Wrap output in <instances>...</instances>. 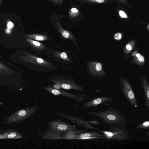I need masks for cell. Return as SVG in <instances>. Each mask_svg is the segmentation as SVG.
<instances>
[{"label": "cell", "mask_w": 149, "mask_h": 149, "mask_svg": "<svg viewBox=\"0 0 149 149\" xmlns=\"http://www.w3.org/2000/svg\"><path fill=\"white\" fill-rule=\"evenodd\" d=\"M92 116L97 117L102 123L107 124H118L125 125L127 122L124 113L113 108H109L102 111L88 112Z\"/></svg>", "instance_id": "obj_1"}, {"label": "cell", "mask_w": 149, "mask_h": 149, "mask_svg": "<svg viewBox=\"0 0 149 149\" xmlns=\"http://www.w3.org/2000/svg\"><path fill=\"white\" fill-rule=\"evenodd\" d=\"M109 128L105 130L97 129L102 133L104 139L110 140H126L129 139L128 130L123 125L118 124H108Z\"/></svg>", "instance_id": "obj_2"}, {"label": "cell", "mask_w": 149, "mask_h": 149, "mask_svg": "<svg viewBox=\"0 0 149 149\" xmlns=\"http://www.w3.org/2000/svg\"><path fill=\"white\" fill-rule=\"evenodd\" d=\"M47 124L51 130L63 132L66 135L79 134L87 131L80 129L60 119L48 122Z\"/></svg>", "instance_id": "obj_3"}, {"label": "cell", "mask_w": 149, "mask_h": 149, "mask_svg": "<svg viewBox=\"0 0 149 149\" xmlns=\"http://www.w3.org/2000/svg\"><path fill=\"white\" fill-rule=\"evenodd\" d=\"M46 91L53 95L69 98L77 103L83 102L88 98L85 93H75L55 88L51 86H42Z\"/></svg>", "instance_id": "obj_4"}, {"label": "cell", "mask_w": 149, "mask_h": 149, "mask_svg": "<svg viewBox=\"0 0 149 149\" xmlns=\"http://www.w3.org/2000/svg\"><path fill=\"white\" fill-rule=\"evenodd\" d=\"M113 100V97L107 96L93 97L84 104L81 107L87 109L91 108L107 106L110 105Z\"/></svg>", "instance_id": "obj_5"}, {"label": "cell", "mask_w": 149, "mask_h": 149, "mask_svg": "<svg viewBox=\"0 0 149 149\" xmlns=\"http://www.w3.org/2000/svg\"><path fill=\"white\" fill-rule=\"evenodd\" d=\"M120 86L122 95L133 108H138L139 107L138 102L130 84L128 82H123Z\"/></svg>", "instance_id": "obj_6"}, {"label": "cell", "mask_w": 149, "mask_h": 149, "mask_svg": "<svg viewBox=\"0 0 149 149\" xmlns=\"http://www.w3.org/2000/svg\"><path fill=\"white\" fill-rule=\"evenodd\" d=\"M55 114L66 118L78 126L84 127L86 130L92 129L96 130L97 129L91 125L87 120H85L79 117L75 116L63 112L56 113Z\"/></svg>", "instance_id": "obj_7"}, {"label": "cell", "mask_w": 149, "mask_h": 149, "mask_svg": "<svg viewBox=\"0 0 149 149\" xmlns=\"http://www.w3.org/2000/svg\"><path fill=\"white\" fill-rule=\"evenodd\" d=\"M52 81L56 85L65 90H74L84 93L85 90L81 86L71 80L61 78L53 80Z\"/></svg>", "instance_id": "obj_8"}, {"label": "cell", "mask_w": 149, "mask_h": 149, "mask_svg": "<svg viewBox=\"0 0 149 149\" xmlns=\"http://www.w3.org/2000/svg\"><path fill=\"white\" fill-rule=\"evenodd\" d=\"M104 136L101 133L93 129L92 131L70 135L68 139H104Z\"/></svg>", "instance_id": "obj_9"}, {"label": "cell", "mask_w": 149, "mask_h": 149, "mask_svg": "<svg viewBox=\"0 0 149 149\" xmlns=\"http://www.w3.org/2000/svg\"><path fill=\"white\" fill-rule=\"evenodd\" d=\"M21 60L34 64L43 66H49L50 64L42 59L28 53H25L24 55L21 56Z\"/></svg>", "instance_id": "obj_10"}, {"label": "cell", "mask_w": 149, "mask_h": 149, "mask_svg": "<svg viewBox=\"0 0 149 149\" xmlns=\"http://www.w3.org/2000/svg\"><path fill=\"white\" fill-rule=\"evenodd\" d=\"M25 40L32 46L36 48L43 50L45 48L44 46L42 43L33 40V39L26 38H25Z\"/></svg>", "instance_id": "obj_11"}, {"label": "cell", "mask_w": 149, "mask_h": 149, "mask_svg": "<svg viewBox=\"0 0 149 149\" xmlns=\"http://www.w3.org/2000/svg\"><path fill=\"white\" fill-rule=\"evenodd\" d=\"M26 38L38 41H44L47 39L46 36L40 34H29L25 36Z\"/></svg>", "instance_id": "obj_12"}, {"label": "cell", "mask_w": 149, "mask_h": 149, "mask_svg": "<svg viewBox=\"0 0 149 149\" xmlns=\"http://www.w3.org/2000/svg\"><path fill=\"white\" fill-rule=\"evenodd\" d=\"M57 28L59 32L64 37L66 38H69L72 39H74L73 36L70 33L62 29L59 24H57Z\"/></svg>", "instance_id": "obj_13"}, {"label": "cell", "mask_w": 149, "mask_h": 149, "mask_svg": "<svg viewBox=\"0 0 149 149\" xmlns=\"http://www.w3.org/2000/svg\"><path fill=\"white\" fill-rule=\"evenodd\" d=\"M13 70L10 68L5 64L0 62V74L4 75L11 74L13 72Z\"/></svg>", "instance_id": "obj_14"}, {"label": "cell", "mask_w": 149, "mask_h": 149, "mask_svg": "<svg viewBox=\"0 0 149 149\" xmlns=\"http://www.w3.org/2000/svg\"><path fill=\"white\" fill-rule=\"evenodd\" d=\"M88 3L95 4H107L112 2L110 0H83Z\"/></svg>", "instance_id": "obj_15"}, {"label": "cell", "mask_w": 149, "mask_h": 149, "mask_svg": "<svg viewBox=\"0 0 149 149\" xmlns=\"http://www.w3.org/2000/svg\"><path fill=\"white\" fill-rule=\"evenodd\" d=\"M149 128V121L148 120H146L136 126V128L137 129H147Z\"/></svg>", "instance_id": "obj_16"}, {"label": "cell", "mask_w": 149, "mask_h": 149, "mask_svg": "<svg viewBox=\"0 0 149 149\" xmlns=\"http://www.w3.org/2000/svg\"><path fill=\"white\" fill-rule=\"evenodd\" d=\"M118 2L120 3L123 5L126 6L128 7L131 8L132 6L131 4L127 0H116Z\"/></svg>", "instance_id": "obj_17"}, {"label": "cell", "mask_w": 149, "mask_h": 149, "mask_svg": "<svg viewBox=\"0 0 149 149\" xmlns=\"http://www.w3.org/2000/svg\"><path fill=\"white\" fill-rule=\"evenodd\" d=\"M57 55L62 59L67 61H68L69 60L67 54L65 52H62L60 53H58L57 54Z\"/></svg>", "instance_id": "obj_18"}, {"label": "cell", "mask_w": 149, "mask_h": 149, "mask_svg": "<svg viewBox=\"0 0 149 149\" xmlns=\"http://www.w3.org/2000/svg\"><path fill=\"white\" fill-rule=\"evenodd\" d=\"M87 121L89 123H91V124L96 125H101V123H102L99 122V121L96 120H94L91 121Z\"/></svg>", "instance_id": "obj_19"}, {"label": "cell", "mask_w": 149, "mask_h": 149, "mask_svg": "<svg viewBox=\"0 0 149 149\" xmlns=\"http://www.w3.org/2000/svg\"><path fill=\"white\" fill-rule=\"evenodd\" d=\"M136 56L138 58L139 61L141 62H143L144 61V58L142 56H141L139 54H137Z\"/></svg>", "instance_id": "obj_20"}, {"label": "cell", "mask_w": 149, "mask_h": 149, "mask_svg": "<svg viewBox=\"0 0 149 149\" xmlns=\"http://www.w3.org/2000/svg\"><path fill=\"white\" fill-rule=\"evenodd\" d=\"M26 113V111L24 110H20L18 113V115L20 116H25Z\"/></svg>", "instance_id": "obj_21"}, {"label": "cell", "mask_w": 149, "mask_h": 149, "mask_svg": "<svg viewBox=\"0 0 149 149\" xmlns=\"http://www.w3.org/2000/svg\"><path fill=\"white\" fill-rule=\"evenodd\" d=\"M102 65L100 63H97L96 65V70L97 71H100L102 69Z\"/></svg>", "instance_id": "obj_22"}, {"label": "cell", "mask_w": 149, "mask_h": 149, "mask_svg": "<svg viewBox=\"0 0 149 149\" xmlns=\"http://www.w3.org/2000/svg\"><path fill=\"white\" fill-rule=\"evenodd\" d=\"M16 135V134L15 132H12L9 134L8 136V138H12L15 137Z\"/></svg>", "instance_id": "obj_23"}, {"label": "cell", "mask_w": 149, "mask_h": 149, "mask_svg": "<svg viewBox=\"0 0 149 149\" xmlns=\"http://www.w3.org/2000/svg\"><path fill=\"white\" fill-rule=\"evenodd\" d=\"M7 26L9 28H11L13 26V24L11 22H9Z\"/></svg>", "instance_id": "obj_24"}, {"label": "cell", "mask_w": 149, "mask_h": 149, "mask_svg": "<svg viewBox=\"0 0 149 149\" xmlns=\"http://www.w3.org/2000/svg\"><path fill=\"white\" fill-rule=\"evenodd\" d=\"M71 12L74 13H77L78 11V10L75 8H72L71 9Z\"/></svg>", "instance_id": "obj_25"}, {"label": "cell", "mask_w": 149, "mask_h": 149, "mask_svg": "<svg viewBox=\"0 0 149 149\" xmlns=\"http://www.w3.org/2000/svg\"><path fill=\"white\" fill-rule=\"evenodd\" d=\"M126 48L129 51H130L132 49V47L129 44L127 45L126 46Z\"/></svg>", "instance_id": "obj_26"}, {"label": "cell", "mask_w": 149, "mask_h": 149, "mask_svg": "<svg viewBox=\"0 0 149 149\" xmlns=\"http://www.w3.org/2000/svg\"><path fill=\"white\" fill-rule=\"evenodd\" d=\"M10 31L9 29V30L7 29L6 31L7 33H10Z\"/></svg>", "instance_id": "obj_27"}, {"label": "cell", "mask_w": 149, "mask_h": 149, "mask_svg": "<svg viewBox=\"0 0 149 149\" xmlns=\"http://www.w3.org/2000/svg\"><path fill=\"white\" fill-rule=\"evenodd\" d=\"M1 1H2V0H0V5L1 4Z\"/></svg>", "instance_id": "obj_28"}]
</instances>
